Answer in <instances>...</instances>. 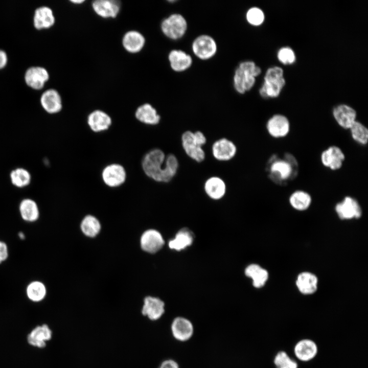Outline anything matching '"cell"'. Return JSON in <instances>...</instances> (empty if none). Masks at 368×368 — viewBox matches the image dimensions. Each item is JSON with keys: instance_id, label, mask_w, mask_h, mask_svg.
<instances>
[{"instance_id": "35", "label": "cell", "mask_w": 368, "mask_h": 368, "mask_svg": "<svg viewBox=\"0 0 368 368\" xmlns=\"http://www.w3.org/2000/svg\"><path fill=\"white\" fill-rule=\"evenodd\" d=\"M352 139L357 144L365 146L368 143V129L361 122L356 121L349 129Z\"/></svg>"}, {"instance_id": "24", "label": "cell", "mask_w": 368, "mask_h": 368, "mask_svg": "<svg viewBox=\"0 0 368 368\" xmlns=\"http://www.w3.org/2000/svg\"><path fill=\"white\" fill-rule=\"evenodd\" d=\"M164 244L161 234L155 229H149L141 237V245L142 249L150 253L158 251Z\"/></svg>"}, {"instance_id": "10", "label": "cell", "mask_w": 368, "mask_h": 368, "mask_svg": "<svg viewBox=\"0 0 368 368\" xmlns=\"http://www.w3.org/2000/svg\"><path fill=\"white\" fill-rule=\"evenodd\" d=\"M211 150L214 158L220 162H227L232 159L237 152L236 144L226 137L216 140L212 144Z\"/></svg>"}, {"instance_id": "28", "label": "cell", "mask_w": 368, "mask_h": 368, "mask_svg": "<svg viewBox=\"0 0 368 368\" xmlns=\"http://www.w3.org/2000/svg\"><path fill=\"white\" fill-rule=\"evenodd\" d=\"M145 38L139 32L132 30L126 32L123 36L122 44L129 53H137L144 47Z\"/></svg>"}, {"instance_id": "42", "label": "cell", "mask_w": 368, "mask_h": 368, "mask_svg": "<svg viewBox=\"0 0 368 368\" xmlns=\"http://www.w3.org/2000/svg\"><path fill=\"white\" fill-rule=\"evenodd\" d=\"M8 62L7 53L3 50H0V70L4 68Z\"/></svg>"}, {"instance_id": "8", "label": "cell", "mask_w": 368, "mask_h": 368, "mask_svg": "<svg viewBox=\"0 0 368 368\" xmlns=\"http://www.w3.org/2000/svg\"><path fill=\"white\" fill-rule=\"evenodd\" d=\"M335 212L338 217L342 220L358 219L362 216V208L353 197L345 196L342 200L337 203L335 206Z\"/></svg>"}, {"instance_id": "17", "label": "cell", "mask_w": 368, "mask_h": 368, "mask_svg": "<svg viewBox=\"0 0 368 368\" xmlns=\"http://www.w3.org/2000/svg\"><path fill=\"white\" fill-rule=\"evenodd\" d=\"M168 59L171 68L177 73L189 69L193 61L191 55L180 49L171 50L168 54Z\"/></svg>"}, {"instance_id": "11", "label": "cell", "mask_w": 368, "mask_h": 368, "mask_svg": "<svg viewBox=\"0 0 368 368\" xmlns=\"http://www.w3.org/2000/svg\"><path fill=\"white\" fill-rule=\"evenodd\" d=\"M126 177V171L124 167L117 163L108 165L102 172L103 181L110 188L121 186L125 182Z\"/></svg>"}, {"instance_id": "16", "label": "cell", "mask_w": 368, "mask_h": 368, "mask_svg": "<svg viewBox=\"0 0 368 368\" xmlns=\"http://www.w3.org/2000/svg\"><path fill=\"white\" fill-rule=\"evenodd\" d=\"M171 330L175 339L185 342L189 340L193 336L194 327L192 322L188 319L179 316L173 320L171 325Z\"/></svg>"}, {"instance_id": "32", "label": "cell", "mask_w": 368, "mask_h": 368, "mask_svg": "<svg viewBox=\"0 0 368 368\" xmlns=\"http://www.w3.org/2000/svg\"><path fill=\"white\" fill-rule=\"evenodd\" d=\"M193 240L191 232L188 229L183 228L176 234L173 239L170 241L169 246L172 249L179 251L191 245Z\"/></svg>"}, {"instance_id": "22", "label": "cell", "mask_w": 368, "mask_h": 368, "mask_svg": "<svg viewBox=\"0 0 368 368\" xmlns=\"http://www.w3.org/2000/svg\"><path fill=\"white\" fill-rule=\"evenodd\" d=\"M87 122L93 131L100 132L108 130L111 125L112 120L106 112L98 109L88 114Z\"/></svg>"}, {"instance_id": "12", "label": "cell", "mask_w": 368, "mask_h": 368, "mask_svg": "<svg viewBox=\"0 0 368 368\" xmlns=\"http://www.w3.org/2000/svg\"><path fill=\"white\" fill-rule=\"evenodd\" d=\"M289 119L282 114H275L267 121L266 129L269 135L274 139H282L287 136L290 131Z\"/></svg>"}, {"instance_id": "23", "label": "cell", "mask_w": 368, "mask_h": 368, "mask_svg": "<svg viewBox=\"0 0 368 368\" xmlns=\"http://www.w3.org/2000/svg\"><path fill=\"white\" fill-rule=\"evenodd\" d=\"M144 302L142 310L143 315L151 320H156L163 316L165 312V304L160 299L147 296Z\"/></svg>"}, {"instance_id": "38", "label": "cell", "mask_w": 368, "mask_h": 368, "mask_svg": "<svg viewBox=\"0 0 368 368\" xmlns=\"http://www.w3.org/2000/svg\"><path fill=\"white\" fill-rule=\"evenodd\" d=\"M245 18L248 23L254 26H258L262 24L265 19V15L261 9L252 7L246 11Z\"/></svg>"}, {"instance_id": "3", "label": "cell", "mask_w": 368, "mask_h": 368, "mask_svg": "<svg viewBox=\"0 0 368 368\" xmlns=\"http://www.w3.org/2000/svg\"><path fill=\"white\" fill-rule=\"evenodd\" d=\"M261 73V68L250 60L240 62L233 76V87L240 94L249 91L255 85L256 78Z\"/></svg>"}, {"instance_id": "27", "label": "cell", "mask_w": 368, "mask_h": 368, "mask_svg": "<svg viewBox=\"0 0 368 368\" xmlns=\"http://www.w3.org/2000/svg\"><path fill=\"white\" fill-rule=\"evenodd\" d=\"M296 286L299 291L305 295L312 294L317 289L318 279L310 272H303L300 273L296 280Z\"/></svg>"}, {"instance_id": "37", "label": "cell", "mask_w": 368, "mask_h": 368, "mask_svg": "<svg viewBox=\"0 0 368 368\" xmlns=\"http://www.w3.org/2000/svg\"><path fill=\"white\" fill-rule=\"evenodd\" d=\"M273 361L276 368H298L297 362L284 351L278 352Z\"/></svg>"}, {"instance_id": "9", "label": "cell", "mask_w": 368, "mask_h": 368, "mask_svg": "<svg viewBox=\"0 0 368 368\" xmlns=\"http://www.w3.org/2000/svg\"><path fill=\"white\" fill-rule=\"evenodd\" d=\"M320 159L325 167L332 171H337L343 166L346 155L339 147L331 145L321 152Z\"/></svg>"}, {"instance_id": "41", "label": "cell", "mask_w": 368, "mask_h": 368, "mask_svg": "<svg viewBox=\"0 0 368 368\" xmlns=\"http://www.w3.org/2000/svg\"><path fill=\"white\" fill-rule=\"evenodd\" d=\"M158 368H179L177 362L173 359H167L163 361Z\"/></svg>"}, {"instance_id": "7", "label": "cell", "mask_w": 368, "mask_h": 368, "mask_svg": "<svg viewBox=\"0 0 368 368\" xmlns=\"http://www.w3.org/2000/svg\"><path fill=\"white\" fill-rule=\"evenodd\" d=\"M191 49L194 55L201 60H208L216 54L218 46L215 39L209 34H203L196 37L192 41Z\"/></svg>"}, {"instance_id": "40", "label": "cell", "mask_w": 368, "mask_h": 368, "mask_svg": "<svg viewBox=\"0 0 368 368\" xmlns=\"http://www.w3.org/2000/svg\"><path fill=\"white\" fill-rule=\"evenodd\" d=\"M8 255L7 245L4 242L0 241V264L7 259Z\"/></svg>"}, {"instance_id": "33", "label": "cell", "mask_w": 368, "mask_h": 368, "mask_svg": "<svg viewBox=\"0 0 368 368\" xmlns=\"http://www.w3.org/2000/svg\"><path fill=\"white\" fill-rule=\"evenodd\" d=\"M12 184L18 188H24L29 186L31 181L30 173L23 168H16L10 173Z\"/></svg>"}, {"instance_id": "21", "label": "cell", "mask_w": 368, "mask_h": 368, "mask_svg": "<svg viewBox=\"0 0 368 368\" xmlns=\"http://www.w3.org/2000/svg\"><path fill=\"white\" fill-rule=\"evenodd\" d=\"M120 3L114 0H96L92 3L95 12L101 17L114 18L119 14Z\"/></svg>"}, {"instance_id": "26", "label": "cell", "mask_w": 368, "mask_h": 368, "mask_svg": "<svg viewBox=\"0 0 368 368\" xmlns=\"http://www.w3.org/2000/svg\"><path fill=\"white\" fill-rule=\"evenodd\" d=\"M135 117L140 122L148 125H157L160 121V116L156 109L149 103L139 106L135 111Z\"/></svg>"}, {"instance_id": "15", "label": "cell", "mask_w": 368, "mask_h": 368, "mask_svg": "<svg viewBox=\"0 0 368 368\" xmlns=\"http://www.w3.org/2000/svg\"><path fill=\"white\" fill-rule=\"evenodd\" d=\"M332 114L337 124L344 129H349L357 121L356 111L352 107L344 104L336 106Z\"/></svg>"}, {"instance_id": "29", "label": "cell", "mask_w": 368, "mask_h": 368, "mask_svg": "<svg viewBox=\"0 0 368 368\" xmlns=\"http://www.w3.org/2000/svg\"><path fill=\"white\" fill-rule=\"evenodd\" d=\"M19 211L22 219L27 222L36 221L39 217L38 206L36 201L30 198H25L20 201Z\"/></svg>"}, {"instance_id": "13", "label": "cell", "mask_w": 368, "mask_h": 368, "mask_svg": "<svg viewBox=\"0 0 368 368\" xmlns=\"http://www.w3.org/2000/svg\"><path fill=\"white\" fill-rule=\"evenodd\" d=\"M53 336V332L49 326L46 324L37 325L28 334V343L35 348H44L47 342Z\"/></svg>"}, {"instance_id": "18", "label": "cell", "mask_w": 368, "mask_h": 368, "mask_svg": "<svg viewBox=\"0 0 368 368\" xmlns=\"http://www.w3.org/2000/svg\"><path fill=\"white\" fill-rule=\"evenodd\" d=\"M40 102L43 109L50 114L57 113L62 108L61 97L55 89L44 91L40 97Z\"/></svg>"}, {"instance_id": "6", "label": "cell", "mask_w": 368, "mask_h": 368, "mask_svg": "<svg viewBox=\"0 0 368 368\" xmlns=\"http://www.w3.org/2000/svg\"><path fill=\"white\" fill-rule=\"evenodd\" d=\"M188 27L186 18L179 13H174L164 18L160 24L162 33L168 38L177 40L186 34Z\"/></svg>"}, {"instance_id": "4", "label": "cell", "mask_w": 368, "mask_h": 368, "mask_svg": "<svg viewBox=\"0 0 368 368\" xmlns=\"http://www.w3.org/2000/svg\"><path fill=\"white\" fill-rule=\"evenodd\" d=\"M206 137L201 131H185L181 136L182 148L186 155L197 163L205 158V153L202 147L206 143Z\"/></svg>"}, {"instance_id": "5", "label": "cell", "mask_w": 368, "mask_h": 368, "mask_svg": "<svg viewBox=\"0 0 368 368\" xmlns=\"http://www.w3.org/2000/svg\"><path fill=\"white\" fill-rule=\"evenodd\" d=\"M283 70L279 66L268 68L264 77V82L259 89L260 95L263 98L279 96L285 85Z\"/></svg>"}, {"instance_id": "44", "label": "cell", "mask_w": 368, "mask_h": 368, "mask_svg": "<svg viewBox=\"0 0 368 368\" xmlns=\"http://www.w3.org/2000/svg\"><path fill=\"white\" fill-rule=\"evenodd\" d=\"M18 237L20 239H24L25 238V236L22 232H19L18 233Z\"/></svg>"}, {"instance_id": "30", "label": "cell", "mask_w": 368, "mask_h": 368, "mask_svg": "<svg viewBox=\"0 0 368 368\" xmlns=\"http://www.w3.org/2000/svg\"><path fill=\"white\" fill-rule=\"evenodd\" d=\"M312 201L311 195L303 190H295L289 197V204L298 211L307 210L310 206Z\"/></svg>"}, {"instance_id": "1", "label": "cell", "mask_w": 368, "mask_h": 368, "mask_svg": "<svg viewBox=\"0 0 368 368\" xmlns=\"http://www.w3.org/2000/svg\"><path fill=\"white\" fill-rule=\"evenodd\" d=\"M141 165L146 176L160 183L171 181L179 168V162L176 155L172 153L166 155L159 148H154L147 152L143 156Z\"/></svg>"}, {"instance_id": "43", "label": "cell", "mask_w": 368, "mask_h": 368, "mask_svg": "<svg viewBox=\"0 0 368 368\" xmlns=\"http://www.w3.org/2000/svg\"><path fill=\"white\" fill-rule=\"evenodd\" d=\"M85 1L84 0H73L71 1V2L75 4H80L82 3H83Z\"/></svg>"}, {"instance_id": "20", "label": "cell", "mask_w": 368, "mask_h": 368, "mask_svg": "<svg viewBox=\"0 0 368 368\" xmlns=\"http://www.w3.org/2000/svg\"><path fill=\"white\" fill-rule=\"evenodd\" d=\"M318 348L316 343L309 339L298 341L294 346V354L299 360L308 362L312 360L317 355Z\"/></svg>"}, {"instance_id": "19", "label": "cell", "mask_w": 368, "mask_h": 368, "mask_svg": "<svg viewBox=\"0 0 368 368\" xmlns=\"http://www.w3.org/2000/svg\"><path fill=\"white\" fill-rule=\"evenodd\" d=\"M203 189L206 195L211 199L218 200L222 199L226 192V185L220 177L213 176L206 179Z\"/></svg>"}, {"instance_id": "39", "label": "cell", "mask_w": 368, "mask_h": 368, "mask_svg": "<svg viewBox=\"0 0 368 368\" xmlns=\"http://www.w3.org/2000/svg\"><path fill=\"white\" fill-rule=\"evenodd\" d=\"M279 60L284 64H292L295 60L294 51L289 47H283L278 53Z\"/></svg>"}, {"instance_id": "2", "label": "cell", "mask_w": 368, "mask_h": 368, "mask_svg": "<svg viewBox=\"0 0 368 368\" xmlns=\"http://www.w3.org/2000/svg\"><path fill=\"white\" fill-rule=\"evenodd\" d=\"M265 169L272 182L284 186L297 176L299 165L297 159L291 153L285 152L282 157L274 153L268 159Z\"/></svg>"}, {"instance_id": "25", "label": "cell", "mask_w": 368, "mask_h": 368, "mask_svg": "<svg viewBox=\"0 0 368 368\" xmlns=\"http://www.w3.org/2000/svg\"><path fill=\"white\" fill-rule=\"evenodd\" d=\"M55 19L52 10L47 6L36 9L33 16V25L37 30L49 29L55 23Z\"/></svg>"}, {"instance_id": "31", "label": "cell", "mask_w": 368, "mask_h": 368, "mask_svg": "<svg viewBox=\"0 0 368 368\" xmlns=\"http://www.w3.org/2000/svg\"><path fill=\"white\" fill-rule=\"evenodd\" d=\"M245 274L252 279V285L257 288L264 286L268 279V271L256 264L248 265L245 269Z\"/></svg>"}, {"instance_id": "14", "label": "cell", "mask_w": 368, "mask_h": 368, "mask_svg": "<svg viewBox=\"0 0 368 368\" xmlns=\"http://www.w3.org/2000/svg\"><path fill=\"white\" fill-rule=\"evenodd\" d=\"M49 77V74L45 68L34 66L27 70L24 79L29 87L35 90H40L44 87Z\"/></svg>"}, {"instance_id": "36", "label": "cell", "mask_w": 368, "mask_h": 368, "mask_svg": "<svg viewBox=\"0 0 368 368\" xmlns=\"http://www.w3.org/2000/svg\"><path fill=\"white\" fill-rule=\"evenodd\" d=\"M81 227L85 235L94 237L99 232L101 226L99 221L95 217L88 215L83 219Z\"/></svg>"}, {"instance_id": "34", "label": "cell", "mask_w": 368, "mask_h": 368, "mask_svg": "<svg viewBox=\"0 0 368 368\" xmlns=\"http://www.w3.org/2000/svg\"><path fill=\"white\" fill-rule=\"evenodd\" d=\"M26 294L28 298L33 302L42 301L45 297L47 289L41 282L35 281L31 282L27 287Z\"/></svg>"}]
</instances>
